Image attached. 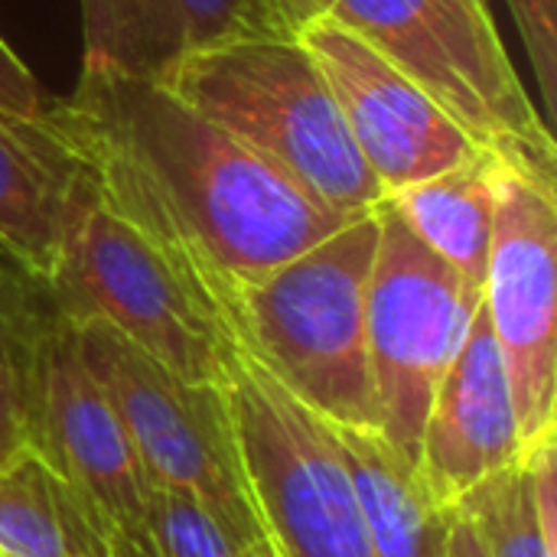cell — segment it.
<instances>
[{
  "mask_svg": "<svg viewBox=\"0 0 557 557\" xmlns=\"http://www.w3.org/2000/svg\"><path fill=\"white\" fill-rule=\"evenodd\" d=\"M160 82L326 209L352 219L385 199L297 33L271 29L183 52Z\"/></svg>",
  "mask_w": 557,
  "mask_h": 557,
  "instance_id": "cell-3",
  "label": "cell"
},
{
  "mask_svg": "<svg viewBox=\"0 0 557 557\" xmlns=\"http://www.w3.org/2000/svg\"><path fill=\"white\" fill-rule=\"evenodd\" d=\"M36 454L72 486L104 532H147V476L59 317L33 352Z\"/></svg>",
  "mask_w": 557,
  "mask_h": 557,
  "instance_id": "cell-11",
  "label": "cell"
},
{
  "mask_svg": "<svg viewBox=\"0 0 557 557\" xmlns=\"http://www.w3.org/2000/svg\"><path fill=\"white\" fill-rule=\"evenodd\" d=\"M0 552L7 557H111L108 532L36 450L0 470Z\"/></svg>",
  "mask_w": 557,
  "mask_h": 557,
  "instance_id": "cell-16",
  "label": "cell"
},
{
  "mask_svg": "<svg viewBox=\"0 0 557 557\" xmlns=\"http://www.w3.org/2000/svg\"><path fill=\"white\" fill-rule=\"evenodd\" d=\"M65 320V317H62ZM150 486L199 503L235 548L264 539L228 428L222 385H189L95 317L65 320Z\"/></svg>",
  "mask_w": 557,
  "mask_h": 557,
  "instance_id": "cell-6",
  "label": "cell"
},
{
  "mask_svg": "<svg viewBox=\"0 0 557 557\" xmlns=\"http://www.w3.org/2000/svg\"><path fill=\"white\" fill-rule=\"evenodd\" d=\"M447 557H486V548L473 529V522L460 512H454L450 539H447Z\"/></svg>",
  "mask_w": 557,
  "mask_h": 557,
  "instance_id": "cell-26",
  "label": "cell"
},
{
  "mask_svg": "<svg viewBox=\"0 0 557 557\" xmlns=\"http://www.w3.org/2000/svg\"><path fill=\"white\" fill-rule=\"evenodd\" d=\"M532 59L539 111L555 127L557 117V0H506Z\"/></svg>",
  "mask_w": 557,
  "mask_h": 557,
  "instance_id": "cell-22",
  "label": "cell"
},
{
  "mask_svg": "<svg viewBox=\"0 0 557 557\" xmlns=\"http://www.w3.org/2000/svg\"><path fill=\"white\" fill-rule=\"evenodd\" d=\"M245 557H277V555H274V548H271V542H268V535H264L261 542H255V545L245 552Z\"/></svg>",
  "mask_w": 557,
  "mask_h": 557,
  "instance_id": "cell-29",
  "label": "cell"
},
{
  "mask_svg": "<svg viewBox=\"0 0 557 557\" xmlns=\"http://www.w3.org/2000/svg\"><path fill=\"white\" fill-rule=\"evenodd\" d=\"M114 49L111 69L160 82L186 52L170 0H111Z\"/></svg>",
  "mask_w": 557,
  "mask_h": 557,
  "instance_id": "cell-18",
  "label": "cell"
},
{
  "mask_svg": "<svg viewBox=\"0 0 557 557\" xmlns=\"http://www.w3.org/2000/svg\"><path fill=\"white\" fill-rule=\"evenodd\" d=\"M483 307L506 362L525 457L557 431V176L499 153Z\"/></svg>",
  "mask_w": 557,
  "mask_h": 557,
  "instance_id": "cell-9",
  "label": "cell"
},
{
  "mask_svg": "<svg viewBox=\"0 0 557 557\" xmlns=\"http://www.w3.org/2000/svg\"><path fill=\"white\" fill-rule=\"evenodd\" d=\"M522 460L519 421L499 343L480 304L470 333L447 369L418 450V476L447 512L493 473Z\"/></svg>",
  "mask_w": 557,
  "mask_h": 557,
  "instance_id": "cell-12",
  "label": "cell"
},
{
  "mask_svg": "<svg viewBox=\"0 0 557 557\" xmlns=\"http://www.w3.org/2000/svg\"><path fill=\"white\" fill-rule=\"evenodd\" d=\"M147 535L160 557H245L199 503L160 486L147 490Z\"/></svg>",
  "mask_w": 557,
  "mask_h": 557,
  "instance_id": "cell-19",
  "label": "cell"
},
{
  "mask_svg": "<svg viewBox=\"0 0 557 557\" xmlns=\"http://www.w3.org/2000/svg\"><path fill=\"white\" fill-rule=\"evenodd\" d=\"M170 3L183 29L186 52L255 36V33L290 29L281 20L274 0H170Z\"/></svg>",
  "mask_w": 557,
  "mask_h": 557,
  "instance_id": "cell-21",
  "label": "cell"
},
{
  "mask_svg": "<svg viewBox=\"0 0 557 557\" xmlns=\"http://www.w3.org/2000/svg\"><path fill=\"white\" fill-rule=\"evenodd\" d=\"M476 3H483V7H490V0H476Z\"/></svg>",
  "mask_w": 557,
  "mask_h": 557,
  "instance_id": "cell-30",
  "label": "cell"
},
{
  "mask_svg": "<svg viewBox=\"0 0 557 557\" xmlns=\"http://www.w3.org/2000/svg\"><path fill=\"white\" fill-rule=\"evenodd\" d=\"M222 395L245 486L274 555L379 557L326 421L242 346Z\"/></svg>",
  "mask_w": 557,
  "mask_h": 557,
  "instance_id": "cell-7",
  "label": "cell"
},
{
  "mask_svg": "<svg viewBox=\"0 0 557 557\" xmlns=\"http://www.w3.org/2000/svg\"><path fill=\"white\" fill-rule=\"evenodd\" d=\"M323 72L346 131L385 193L460 166L483 147L388 55L333 10L297 29Z\"/></svg>",
  "mask_w": 557,
  "mask_h": 557,
  "instance_id": "cell-10",
  "label": "cell"
},
{
  "mask_svg": "<svg viewBox=\"0 0 557 557\" xmlns=\"http://www.w3.org/2000/svg\"><path fill=\"white\" fill-rule=\"evenodd\" d=\"M42 121L78 183L180 255L225 317L242 287L349 222L153 78L82 65Z\"/></svg>",
  "mask_w": 557,
  "mask_h": 557,
  "instance_id": "cell-1",
  "label": "cell"
},
{
  "mask_svg": "<svg viewBox=\"0 0 557 557\" xmlns=\"http://www.w3.org/2000/svg\"><path fill=\"white\" fill-rule=\"evenodd\" d=\"M349 29L411 75L483 150L557 176L555 127L542 117L476 0H333Z\"/></svg>",
  "mask_w": 557,
  "mask_h": 557,
  "instance_id": "cell-5",
  "label": "cell"
},
{
  "mask_svg": "<svg viewBox=\"0 0 557 557\" xmlns=\"http://www.w3.org/2000/svg\"><path fill=\"white\" fill-rule=\"evenodd\" d=\"M36 450L33 356L0 359V470Z\"/></svg>",
  "mask_w": 557,
  "mask_h": 557,
  "instance_id": "cell-23",
  "label": "cell"
},
{
  "mask_svg": "<svg viewBox=\"0 0 557 557\" xmlns=\"http://www.w3.org/2000/svg\"><path fill=\"white\" fill-rule=\"evenodd\" d=\"M336 447L379 557H447L454 512L441 509L418 470L369 428H333Z\"/></svg>",
  "mask_w": 557,
  "mask_h": 557,
  "instance_id": "cell-14",
  "label": "cell"
},
{
  "mask_svg": "<svg viewBox=\"0 0 557 557\" xmlns=\"http://www.w3.org/2000/svg\"><path fill=\"white\" fill-rule=\"evenodd\" d=\"M82 26H85L82 65H111V49H114L111 0H82Z\"/></svg>",
  "mask_w": 557,
  "mask_h": 557,
  "instance_id": "cell-25",
  "label": "cell"
},
{
  "mask_svg": "<svg viewBox=\"0 0 557 557\" xmlns=\"http://www.w3.org/2000/svg\"><path fill=\"white\" fill-rule=\"evenodd\" d=\"M52 101L55 98L26 69V62L0 39V114L16 121H39Z\"/></svg>",
  "mask_w": 557,
  "mask_h": 557,
  "instance_id": "cell-24",
  "label": "cell"
},
{
  "mask_svg": "<svg viewBox=\"0 0 557 557\" xmlns=\"http://www.w3.org/2000/svg\"><path fill=\"white\" fill-rule=\"evenodd\" d=\"M366 284V349L379 434L418 470L431 401L454 366L483 290L441 261L382 199Z\"/></svg>",
  "mask_w": 557,
  "mask_h": 557,
  "instance_id": "cell-8",
  "label": "cell"
},
{
  "mask_svg": "<svg viewBox=\"0 0 557 557\" xmlns=\"http://www.w3.org/2000/svg\"><path fill=\"white\" fill-rule=\"evenodd\" d=\"M55 320L49 287L0 248V359H29Z\"/></svg>",
  "mask_w": 557,
  "mask_h": 557,
  "instance_id": "cell-20",
  "label": "cell"
},
{
  "mask_svg": "<svg viewBox=\"0 0 557 557\" xmlns=\"http://www.w3.org/2000/svg\"><path fill=\"white\" fill-rule=\"evenodd\" d=\"M274 7H277L281 20L297 33L304 23H310L320 13H326L333 7V0H274Z\"/></svg>",
  "mask_w": 557,
  "mask_h": 557,
  "instance_id": "cell-27",
  "label": "cell"
},
{
  "mask_svg": "<svg viewBox=\"0 0 557 557\" xmlns=\"http://www.w3.org/2000/svg\"><path fill=\"white\" fill-rule=\"evenodd\" d=\"M49 294L59 317L104 320L189 385L219 388L238 349L206 281L78 176Z\"/></svg>",
  "mask_w": 557,
  "mask_h": 557,
  "instance_id": "cell-4",
  "label": "cell"
},
{
  "mask_svg": "<svg viewBox=\"0 0 557 557\" xmlns=\"http://www.w3.org/2000/svg\"><path fill=\"white\" fill-rule=\"evenodd\" d=\"M493 173L496 153L480 150L460 166L385 193L401 222L480 290L493 245Z\"/></svg>",
  "mask_w": 557,
  "mask_h": 557,
  "instance_id": "cell-15",
  "label": "cell"
},
{
  "mask_svg": "<svg viewBox=\"0 0 557 557\" xmlns=\"http://www.w3.org/2000/svg\"><path fill=\"white\" fill-rule=\"evenodd\" d=\"M375 245L379 215L369 209L228 300L235 343L333 428L379 431L366 349Z\"/></svg>",
  "mask_w": 557,
  "mask_h": 557,
  "instance_id": "cell-2",
  "label": "cell"
},
{
  "mask_svg": "<svg viewBox=\"0 0 557 557\" xmlns=\"http://www.w3.org/2000/svg\"><path fill=\"white\" fill-rule=\"evenodd\" d=\"M111 557H160L147 532H108Z\"/></svg>",
  "mask_w": 557,
  "mask_h": 557,
  "instance_id": "cell-28",
  "label": "cell"
},
{
  "mask_svg": "<svg viewBox=\"0 0 557 557\" xmlns=\"http://www.w3.org/2000/svg\"><path fill=\"white\" fill-rule=\"evenodd\" d=\"M75 186V166L46 121L0 114V248L49 287Z\"/></svg>",
  "mask_w": 557,
  "mask_h": 557,
  "instance_id": "cell-13",
  "label": "cell"
},
{
  "mask_svg": "<svg viewBox=\"0 0 557 557\" xmlns=\"http://www.w3.org/2000/svg\"><path fill=\"white\" fill-rule=\"evenodd\" d=\"M555 463V441H545L457 506L473 522L486 557H557Z\"/></svg>",
  "mask_w": 557,
  "mask_h": 557,
  "instance_id": "cell-17",
  "label": "cell"
}]
</instances>
